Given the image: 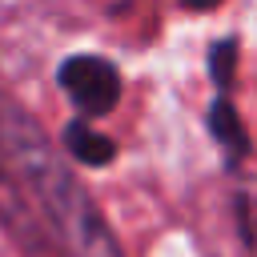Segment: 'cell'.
I'll list each match as a JSON object with an SVG mask.
<instances>
[{
    "mask_svg": "<svg viewBox=\"0 0 257 257\" xmlns=\"http://www.w3.org/2000/svg\"><path fill=\"white\" fill-rule=\"evenodd\" d=\"M4 169H8V165H4V157H0V177H4Z\"/></svg>",
    "mask_w": 257,
    "mask_h": 257,
    "instance_id": "cell-7",
    "label": "cell"
},
{
    "mask_svg": "<svg viewBox=\"0 0 257 257\" xmlns=\"http://www.w3.org/2000/svg\"><path fill=\"white\" fill-rule=\"evenodd\" d=\"M64 149H68V157H72V161L92 165V169H100V165H108V161L116 157L112 137H104V133L88 128L84 120H68V124H64Z\"/></svg>",
    "mask_w": 257,
    "mask_h": 257,
    "instance_id": "cell-3",
    "label": "cell"
},
{
    "mask_svg": "<svg viewBox=\"0 0 257 257\" xmlns=\"http://www.w3.org/2000/svg\"><path fill=\"white\" fill-rule=\"evenodd\" d=\"M209 133H213V141H217L233 161H241V157L249 153V137H245V128H241V116H237V108H233L225 96H217V100L209 104Z\"/></svg>",
    "mask_w": 257,
    "mask_h": 257,
    "instance_id": "cell-4",
    "label": "cell"
},
{
    "mask_svg": "<svg viewBox=\"0 0 257 257\" xmlns=\"http://www.w3.org/2000/svg\"><path fill=\"white\" fill-rule=\"evenodd\" d=\"M56 80H60V88L68 92V100L84 116H104L120 100V72H116V64L104 60V56H92V52L68 56L60 64Z\"/></svg>",
    "mask_w": 257,
    "mask_h": 257,
    "instance_id": "cell-2",
    "label": "cell"
},
{
    "mask_svg": "<svg viewBox=\"0 0 257 257\" xmlns=\"http://www.w3.org/2000/svg\"><path fill=\"white\" fill-rule=\"evenodd\" d=\"M233 72H237V40L225 36V40H217L209 48V76H213V84L221 92H229L233 88Z\"/></svg>",
    "mask_w": 257,
    "mask_h": 257,
    "instance_id": "cell-5",
    "label": "cell"
},
{
    "mask_svg": "<svg viewBox=\"0 0 257 257\" xmlns=\"http://www.w3.org/2000/svg\"><path fill=\"white\" fill-rule=\"evenodd\" d=\"M185 8H197V12H205V8H217L221 0H181Z\"/></svg>",
    "mask_w": 257,
    "mask_h": 257,
    "instance_id": "cell-6",
    "label": "cell"
},
{
    "mask_svg": "<svg viewBox=\"0 0 257 257\" xmlns=\"http://www.w3.org/2000/svg\"><path fill=\"white\" fill-rule=\"evenodd\" d=\"M0 157L8 173L40 205L64 257H124L88 189L56 157L40 120L28 108H20L12 96H0Z\"/></svg>",
    "mask_w": 257,
    "mask_h": 257,
    "instance_id": "cell-1",
    "label": "cell"
}]
</instances>
